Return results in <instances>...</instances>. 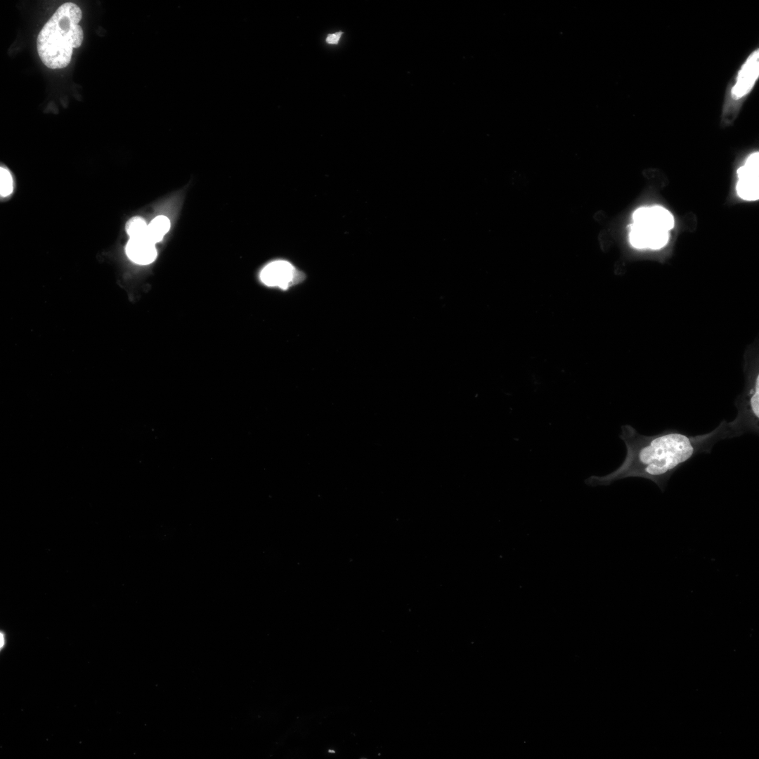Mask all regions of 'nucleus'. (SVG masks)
Masks as SVG:
<instances>
[{
    "label": "nucleus",
    "instance_id": "nucleus-1",
    "mask_svg": "<svg viewBox=\"0 0 759 759\" xmlns=\"http://www.w3.org/2000/svg\"><path fill=\"white\" fill-rule=\"evenodd\" d=\"M741 435L734 420H724L711 432L698 435L669 429L646 436L625 424L619 435L626 448L621 465L604 476L588 477L585 483L591 486H609L618 480L639 477L652 481L663 492L674 472L692 458L701 453H711L720 440Z\"/></svg>",
    "mask_w": 759,
    "mask_h": 759
},
{
    "label": "nucleus",
    "instance_id": "nucleus-2",
    "mask_svg": "<svg viewBox=\"0 0 759 759\" xmlns=\"http://www.w3.org/2000/svg\"><path fill=\"white\" fill-rule=\"evenodd\" d=\"M82 18L80 8L74 3L60 6L41 30L37 48L41 62L50 69L66 67L71 61L74 48L84 39L79 25Z\"/></svg>",
    "mask_w": 759,
    "mask_h": 759
},
{
    "label": "nucleus",
    "instance_id": "nucleus-3",
    "mask_svg": "<svg viewBox=\"0 0 759 759\" xmlns=\"http://www.w3.org/2000/svg\"><path fill=\"white\" fill-rule=\"evenodd\" d=\"M632 220L630 241L639 249H658L664 247L668 240V231L674 226L673 215L660 206L637 209Z\"/></svg>",
    "mask_w": 759,
    "mask_h": 759
},
{
    "label": "nucleus",
    "instance_id": "nucleus-4",
    "mask_svg": "<svg viewBox=\"0 0 759 759\" xmlns=\"http://www.w3.org/2000/svg\"><path fill=\"white\" fill-rule=\"evenodd\" d=\"M759 77V49H755L746 58L727 88L722 108L721 123L729 125L737 116L741 105L750 94Z\"/></svg>",
    "mask_w": 759,
    "mask_h": 759
},
{
    "label": "nucleus",
    "instance_id": "nucleus-5",
    "mask_svg": "<svg viewBox=\"0 0 759 759\" xmlns=\"http://www.w3.org/2000/svg\"><path fill=\"white\" fill-rule=\"evenodd\" d=\"M758 370L754 372L753 377H749V382L746 392L735 401L737 415L734 420L742 434L753 433L758 434L759 430V375Z\"/></svg>",
    "mask_w": 759,
    "mask_h": 759
},
{
    "label": "nucleus",
    "instance_id": "nucleus-6",
    "mask_svg": "<svg viewBox=\"0 0 759 759\" xmlns=\"http://www.w3.org/2000/svg\"><path fill=\"white\" fill-rule=\"evenodd\" d=\"M261 280L267 286L286 290L304 280V274L290 262L278 260L267 264L261 271Z\"/></svg>",
    "mask_w": 759,
    "mask_h": 759
},
{
    "label": "nucleus",
    "instance_id": "nucleus-7",
    "mask_svg": "<svg viewBox=\"0 0 759 759\" xmlns=\"http://www.w3.org/2000/svg\"><path fill=\"white\" fill-rule=\"evenodd\" d=\"M758 152L751 154L746 159L745 164L739 168L737 171L739 180L737 190L741 198L748 201L758 199Z\"/></svg>",
    "mask_w": 759,
    "mask_h": 759
},
{
    "label": "nucleus",
    "instance_id": "nucleus-8",
    "mask_svg": "<svg viewBox=\"0 0 759 759\" xmlns=\"http://www.w3.org/2000/svg\"><path fill=\"white\" fill-rule=\"evenodd\" d=\"M127 257L134 263L147 265L157 257L155 244L145 238H130L126 246Z\"/></svg>",
    "mask_w": 759,
    "mask_h": 759
},
{
    "label": "nucleus",
    "instance_id": "nucleus-9",
    "mask_svg": "<svg viewBox=\"0 0 759 759\" xmlns=\"http://www.w3.org/2000/svg\"><path fill=\"white\" fill-rule=\"evenodd\" d=\"M169 228V219L165 216H157L148 224L145 238L155 244L162 240Z\"/></svg>",
    "mask_w": 759,
    "mask_h": 759
},
{
    "label": "nucleus",
    "instance_id": "nucleus-10",
    "mask_svg": "<svg viewBox=\"0 0 759 759\" xmlns=\"http://www.w3.org/2000/svg\"><path fill=\"white\" fill-rule=\"evenodd\" d=\"M147 226L143 219L134 216L126 222V231L130 238H145Z\"/></svg>",
    "mask_w": 759,
    "mask_h": 759
},
{
    "label": "nucleus",
    "instance_id": "nucleus-11",
    "mask_svg": "<svg viewBox=\"0 0 759 759\" xmlns=\"http://www.w3.org/2000/svg\"><path fill=\"white\" fill-rule=\"evenodd\" d=\"M13 190V180L9 170L6 167L0 169V194L1 197L10 195Z\"/></svg>",
    "mask_w": 759,
    "mask_h": 759
},
{
    "label": "nucleus",
    "instance_id": "nucleus-12",
    "mask_svg": "<svg viewBox=\"0 0 759 759\" xmlns=\"http://www.w3.org/2000/svg\"><path fill=\"white\" fill-rule=\"evenodd\" d=\"M342 34V32H339L335 34H329L326 39V41L328 44H337Z\"/></svg>",
    "mask_w": 759,
    "mask_h": 759
},
{
    "label": "nucleus",
    "instance_id": "nucleus-13",
    "mask_svg": "<svg viewBox=\"0 0 759 759\" xmlns=\"http://www.w3.org/2000/svg\"><path fill=\"white\" fill-rule=\"evenodd\" d=\"M6 635H5L4 632L1 631L0 632V649H2V648H4V646H5L6 643Z\"/></svg>",
    "mask_w": 759,
    "mask_h": 759
}]
</instances>
